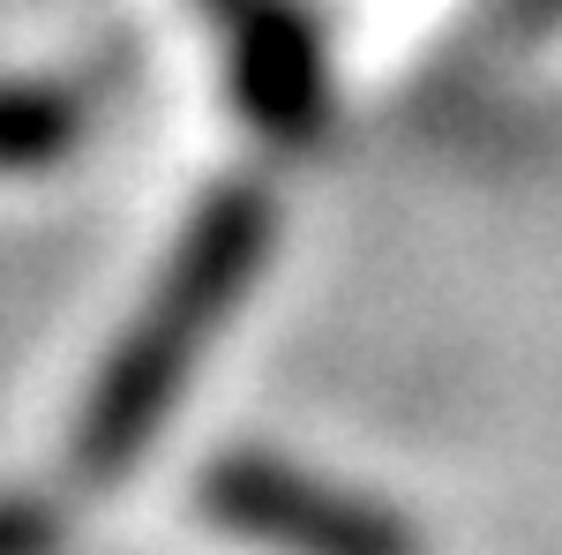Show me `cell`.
I'll list each match as a JSON object with an SVG mask.
<instances>
[{"mask_svg": "<svg viewBox=\"0 0 562 555\" xmlns=\"http://www.w3.org/2000/svg\"><path fill=\"white\" fill-rule=\"evenodd\" d=\"M0 555H53V518L38 503H0Z\"/></svg>", "mask_w": 562, "mask_h": 555, "instance_id": "5", "label": "cell"}, {"mask_svg": "<svg viewBox=\"0 0 562 555\" xmlns=\"http://www.w3.org/2000/svg\"><path fill=\"white\" fill-rule=\"evenodd\" d=\"M217 8H233V0H217Z\"/></svg>", "mask_w": 562, "mask_h": 555, "instance_id": "6", "label": "cell"}, {"mask_svg": "<svg viewBox=\"0 0 562 555\" xmlns=\"http://www.w3.org/2000/svg\"><path fill=\"white\" fill-rule=\"evenodd\" d=\"M90 129L68 84H0V173H53Z\"/></svg>", "mask_w": 562, "mask_h": 555, "instance_id": "4", "label": "cell"}, {"mask_svg": "<svg viewBox=\"0 0 562 555\" xmlns=\"http://www.w3.org/2000/svg\"><path fill=\"white\" fill-rule=\"evenodd\" d=\"M240 98H248V121L270 135H301L315 121L323 68H315L307 31L285 8H270V15L248 23V38H240Z\"/></svg>", "mask_w": 562, "mask_h": 555, "instance_id": "3", "label": "cell"}, {"mask_svg": "<svg viewBox=\"0 0 562 555\" xmlns=\"http://www.w3.org/2000/svg\"><path fill=\"white\" fill-rule=\"evenodd\" d=\"M203 511L225 533L270 541L285 555H413L397 518L368 511L338 488H315L301 473H285L278 458H225L203 480Z\"/></svg>", "mask_w": 562, "mask_h": 555, "instance_id": "2", "label": "cell"}, {"mask_svg": "<svg viewBox=\"0 0 562 555\" xmlns=\"http://www.w3.org/2000/svg\"><path fill=\"white\" fill-rule=\"evenodd\" d=\"M262 241H270V211H262L248 188H225V196H211V203L195 211L188 241L173 248L158 293L143 308V323L121 338L113 368L90 390L83 435H76V466H83L90 480H113V473L143 451V435L166 421V406H173L195 345L211 338L217 323H225V308L240 300Z\"/></svg>", "mask_w": 562, "mask_h": 555, "instance_id": "1", "label": "cell"}]
</instances>
